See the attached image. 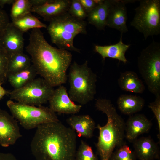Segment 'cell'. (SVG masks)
Masks as SVG:
<instances>
[{"label": "cell", "mask_w": 160, "mask_h": 160, "mask_svg": "<svg viewBox=\"0 0 160 160\" xmlns=\"http://www.w3.org/2000/svg\"><path fill=\"white\" fill-rule=\"evenodd\" d=\"M26 50L37 74L50 85L53 87L66 82L72 57L69 51L51 45L40 29L32 30Z\"/></svg>", "instance_id": "obj_1"}, {"label": "cell", "mask_w": 160, "mask_h": 160, "mask_svg": "<svg viewBox=\"0 0 160 160\" xmlns=\"http://www.w3.org/2000/svg\"><path fill=\"white\" fill-rule=\"evenodd\" d=\"M30 148L36 160H75L76 135L60 121L44 124L37 128Z\"/></svg>", "instance_id": "obj_2"}, {"label": "cell", "mask_w": 160, "mask_h": 160, "mask_svg": "<svg viewBox=\"0 0 160 160\" xmlns=\"http://www.w3.org/2000/svg\"><path fill=\"white\" fill-rule=\"evenodd\" d=\"M95 106L98 110L105 114L107 118L105 125L98 124L96 127L99 131L97 150L101 160H110L114 149L124 144L125 123L110 100L98 99Z\"/></svg>", "instance_id": "obj_3"}, {"label": "cell", "mask_w": 160, "mask_h": 160, "mask_svg": "<svg viewBox=\"0 0 160 160\" xmlns=\"http://www.w3.org/2000/svg\"><path fill=\"white\" fill-rule=\"evenodd\" d=\"M86 26L85 21L67 12L50 21L47 28L52 42L58 48L80 53L74 45V39L79 34H87Z\"/></svg>", "instance_id": "obj_4"}, {"label": "cell", "mask_w": 160, "mask_h": 160, "mask_svg": "<svg viewBox=\"0 0 160 160\" xmlns=\"http://www.w3.org/2000/svg\"><path fill=\"white\" fill-rule=\"evenodd\" d=\"M68 77V93L73 101L84 105L93 100L96 92L97 76L88 66L87 60L81 65L74 61L70 66Z\"/></svg>", "instance_id": "obj_5"}, {"label": "cell", "mask_w": 160, "mask_h": 160, "mask_svg": "<svg viewBox=\"0 0 160 160\" xmlns=\"http://www.w3.org/2000/svg\"><path fill=\"white\" fill-rule=\"evenodd\" d=\"M140 73L148 89L155 97L160 95V43L153 41L138 58Z\"/></svg>", "instance_id": "obj_6"}, {"label": "cell", "mask_w": 160, "mask_h": 160, "mask_svg": "<svg viewBox=\"0 0 160 160\" xmlns=\"http://www.w3.org/2000/svg\"><path fill=\"white\" fill-rule=\"evenodd\" d=\"M6 104L12 116L27 130L37 128L44 124L60 121L55 113L48 107L30 105L11 100H8Z\"/></svg>", "instance_id": "obj_7"}, {"label": "cell", "mask_w": 160, "mask_h": 160, "mask_svg": "<svg viewBox=\"0 0 160 160\" xmlns=\"http://www.w3.org/2000/svg\"><path fill=\"white\" fill-rule=\"evenodd\" d=\"M135 10L130 25L142 33L145 39L160 34V0H141Z\"/></svg>", "instance_id": "obj_8"}, {"label": "cell", "mask_w": 160, "mask_h": 160, "mask_svg": "<svg viewBox=\"0 0 160 160\" xmlns=\"http://www.w3.org/2000/svg\"><path fill=\"white\" fill-rule=\"evenodd\" d=\"M55 89L42 77L35 78L17 89L8 91L11 100L27 105L39 106L49 101Z\"/></svg>", "instance_id": "obj_9"}, {"label": "cell", "mask_w": 160, "mask_h": 160, "mask_svg": "<svg viewBox=\"0 0 160 160\" xmlns=\"http://www.w3.org/2000/svg\"><path fill=\"white\" fill-rule=\"evenodd\" d=\"M22 136L15 118L0 109V145L3 147L13 145Z\"/></svg>", "instance_id": "obj_10"}, {"label": "cell", "mask_w": 160, "mask_h": 160, "mask_svg": "<svg viewBox=\"0 0 160 160\" xmlns=\"http://www.w3.org/2000/svg\"><path fill=\"white\" fill-rule=\"evenodd\" d=\"M49 108L60 114H75L79 112L82 106L75 104L70 98L66 88L59 86L54 90L49 101Z\"/></svg>", "instance_id": "obj_11"}, {"label": "cell", "mask_w": 160, "mask_h": 160, "mask_svg": "<svg viewBox=\"0 0 160 160\" xmlns=\"http://www.w3.org/2000/svg\"><path fill=\"white\" fill-rule=\"evenodd\" d=\"M23 33L9 23L0 38V45L9 56L23 52Z\"/></svg>", "instance_id": "obj_12"}, {"label": "cell", "mask_w": 160, "mask_h": 160, "mask_svg": "<svg viewBox=\"0 0 160 160\" xmlns=\"http://www.w3.org/2000/svg\"><path fill=\"white\" fill-rule=\"evenodd\" d=\"M126 3V0H112L106 22V26L118 30L121 35L128 31Z\"/></svg>", "instance_id": "obj_13"}, {"label": "cell", "mask_w": 160, "mask_h": 160, "mask_svg": "<svg viewBox=\"0 0 160 160\" xmlns=\"http://www.w3.org/2000/svg\"><path fill=\"white\" fill-rule=\"evenodd\" d=\"M69 0H49L42 5L33 7L31 12L36 13L47 21L68 12L71 3Z\"/></svg>", "instance_id": "obj_14"}, {"label": "cell", "mask_w": 160, "mask_h": 160, "mask_svg": "<svg viewBox=\"0 0 160 160\" xmlns=\"http://www.w3.org/2000/svg\"><path fill=\"white\" fill-rule=\"evenodd\" d=\"M151 126V122L144 115H132L125 123V137L129 141L133 142L140 135L147 133Z\"/></svg>", "instance_id": "obj_15"}, {"label": "cell", "mask_w": 160, "mask_h": 160, "mask_svg": "<svg viewBox=\"0 0 160 160\" xmlns=\"http://www.w3.org/2000/svg\"><path fill=\"white\" fill-rule=\"evenodd\" d=\"M133 142L134 152L136 158L139 160H155L159 159V147L150 137H143Z\"/></svg>", "instance_id": "obj_16"}, {"label": "cell", "mask_w": 160, "mask_h": 160, "mask_svg": "<svg viewBox=\"0 0 160 160\" xmlns=\"http://www.w3.org/2000/svg\"><path fill=\"white\" fill-rule=\"evenodd\" d=\"M66 121L79 136L88 139L93 136L95 123L89 115H73L68 118Z\"/></svg>", "instance_id": "obj_17"}, {"label": "cell", "mask_w": 160, "mask_h": 160, "mask_svg": "<svg viewBox=\"0 0 160 160\" xmlns=\"http://www.w3.org/2000/svg\"><path fill=\"white\" fill-rule=\"evenodd\" d=\"M112 0H102L92 10L87 14L89 23L100 30H104Z\"/></svg>", "instance_id": "obj_18"}, {"label": "cell", "mask_w": 160, "mask_h": 160, "mask_svg": "<svg viewBox=\"0 0 160 160\" xmlns=\"http://www.w3.org/2000/svg\"><path fill=\"white\" fill-rule=\"evenodd\" d=\"M122 35L117 43L109 45H95V51L102 57L103 60L107 57L116 59L124 63L127 61L125 54L130 44L127 45L122 41Z\"/></svg>", "instance_id": "obj_19"}, {"label": "cell", "mask_w": 160, "mask_h": 160, "mask_svg": "<svg viewBox=\"0 0 160 160\" xmlns=\"http://www.w3.org/2000/svg\"><path fill=\"white\" fill-rule=\"evenodd\" d=\"M118 85L123 90L135 93H143L145 89L142 81L133 71L121 73L118 80Z\"/></svg>", "instance_id": "obj_20"}, {"label": "cell", "mask_w": 160, "mask_h": 160, "mask_svg": "<svg viewBox=\"0 0 160 160\" xmlns=\"http://www.w3.org/2000/svg\"><path fill=\"white\" fill-rule=\"evenodd\" d=\"M118 108L124 114L131 115L140 111L145 104V100L140 96L122 94L117 101Z\"/></svg>", "instance_id": "obj_21"}, {"label": "cell", "mask_w": 160, "mask_h": 160, "mask_svg": "<svg viewBox=\"0 0 160 160\" xmlns=\"http://www.w3.org/2000/svg\"><path fill=\"white\" fill-rule=\"evenodd\" d=\"M37 75L33 65L23 70L7 75V80L14 89L21 88L36 78Z\"/></svg>", "instance_id": "obj_22"}, {"label": "cell", "mask_w": 160, "mask_h": 160, "mask_svg": "<svg viewBox=\"0 0 160 160\" xmlns=\"http://www.w3.org/2000/svg\"><path fill=\"white\" fill-rule=\"evenodd\" d=\"M12 24L24 33L30 29L47 28L43 23L31 13L18 19L12 20Z\"/></svg>", "instance_id": "obj_23"}, {"label": "cell", "mask_w": 160, "mask_h": 160, "mask_svg": "<svg viewBox=\"0 0 160 160\" xmlns=\"http://www.w3.org/2000/svg\"><path fill=\"white\" fill-rule=\"evenodd\" d=\"M31 62V58L23 52L9 56L7 75L28 68Z\"/></svg>", "instance_id": "obj_24"}, {"label": "cell", "mask_w": 160, "mask_h": 160, "mask_svg": "<svg viewBox=\"0 0 160 160\" xmlns=\"http://www.w3.org/2000/svg\"><path fill=\"white\" fill-rule=\"evenodd\" d=\"M12 5L10 11L12 20L31 13L32 6L29 0H15Z\"/></svg>", "instance_id": "obj_25"}, {"label": "cell", "mask_w": 160, "mask_h": 160, "mask_svg": "<svg viewBox=\"0 0 160 160\" xmlns=\"http://www.w3.org/2000/svg\"><path fill=\"white\" fill-rule=\"evenodd\" d=\"M136 158L134 151L123 144L113 152L110 160H136Z\"/></svg>", "instance_id": "obj_26"}, {"label": "cell", "mask_w": 160, "mask_h": 160, "mask_svg": "<svg viewBox=\"0 0 160 160\" xmlns=\"http://www.w3.org/2000/svg\"><path fill=\"white\" fill-rule=\"evenodd\" d=\"M75 160H97V159L91 147L82 140L76 150Z\"/></svg>", "instance_id": "obj_27"}, {"label": "cell", "mask_w": 160, "mask_h": 160, "mask_svg": "<svg viewBox=\"0 0 160 160\" xmlns=\"http://www.w3.org/2000/svg\"><path fill=\"white\" fill-rule=\"evenodd\" d=\"M9 55L0 45V82L2 84L7 80Z\"/></svg>", "instance_id": "obj_28"}, {"label": "cell", "mask_w": 160, "mask_h": 160, "mask_svg": "<svg viewBox=\"0 0 160 160\" xmlns=\"http://www.w3.org/2000/svg\"><path fill=\"white\" fill-rule=\"evenodd\" d=\"M68 12L73 17L82 20H83L87 16V14L79 0H71Z\"/></svg>", "instance_id": "obj_29"}, {"label": "cell", "mask_w": 160, "mask_h": 160, "mask_svg": "<svg viewBox=\"0 0 160 160\" xmlns=\"http://www.w3.org/2000/svg\"><path fill=\"white\" fill-rule=\"evenodd\" d=\"M148 107L150 108L157 120L159 130V135L160 134V95L156 97L154 101L149 103Z\"/></svg>", "instance_id": "obj_30"}, {"label": "cell", "mask_w": 160, "mask_h": 160, "mask_svg": "<svg viewBox=\"0 0 160 160\" xmlns=\"http://www.w3.org/2000/svg\"><path fill=\"white\" fill-rule=\"evenodd\" d=\"M84 9L88 14L102 0H79Z\"/></svg>", "instance_id": "obj_31"}, {"label": "cell", "mask_w": 160, "mask_h": 160, "mask_svg": "<svg viewBox=\"0 0 160 160\" xmlns=\"http://www.w3.org/2000/svg\"><path fill=\"white\" fill-rule=\"evenodd\" d=\"M9 23L7 14L0 8V38L5 29Z\"/></svg>", "instance_id": "obj_32"}, {"label": "cell", "mask_w": 160, "mask_h": 160, "mask_svg": "<svg viewBox=\"0 0 160 160\" xmlns=\"http://www.w3.org/2000/svg\"><path fill=\"white\" fill-rule=\"evenodd\" d=\"M0 160H18L12 154L0 153Z\"/></svg>", "instance_id": "obj_33"}, {"label": "cell", "mask_w": 160, "mask_h": 160, "mask_svg": "<svg viewBox=\"0 0 160 160\" xmlns=\"http://www.w3.org/2000/svg\"><path fill=\"white\" fill-rule=\"evenodd\" d=\"M49 0H29L32 7H38L43 5Z\"/></svg>", "instance_id": "obj_34"}, {"label": "cell", "mask_w": 160, "mask_h": 160, "mask_svg": "<svg viewBox=\"0 0 160 160\" xmlns=\"http://www.w3.org/2000/svg\"><path fill=\"white\" fill-rule=\"evenodd\" d=\"M15 0H0V8L2 9L6 5L12 4Z\"/></svg>", "instance_id": "obj_35"}, {"label": "cell", "mask_w": 160, "mask_h": 160, "mask_svg": "<svg viewBox=\"0 0 160 160\" xmlns=\"http://www.w3.org/2000/svg\"><path fill=\"white\" fill-rule=\"evenodd\" d=\"M2 84L0 82V100L6 95L8 94V91L5 90L2 86Z\"/></svg>", "instance_id": "obj_36"}]
</instances>
